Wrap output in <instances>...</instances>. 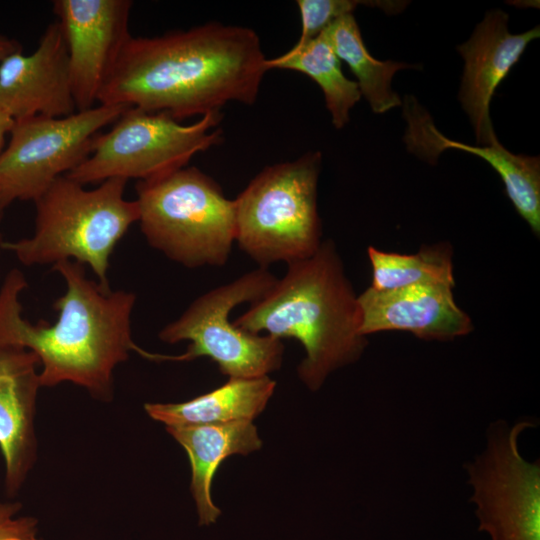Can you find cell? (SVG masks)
I'll return each instance as SVG.
<instances>
[{
  "label": "cell",
  "instance_id": "obj_1",
  "mask_svg": "<svg viewBox=\"0 0 540 540\" xmlns=\"http://www.w3.org/2000/svg\"><path fill=\"white\" fill-rule=\"evenodd\" d=\"M250 28L208 23L155 37L130 36L100 104L164 112L176 120L255 102L268 69Z\"/></svg>",
  "mask_w": 540,
  "mask_h": 540
},
{
  "label": "cell",
  "instance_id": "obj_2",
  "mask_svg": "<svg viewBox=\"0 0 540 540\" xmlns=\"http://www.w3.org/2000/svg\"><path fill=\"white\" fill-rule=\"evenodd\" d=\"M65 281L54 303L58 315L49 324H32L22 315L20 295L28 286L24 274L12 269L0 287V348L31 351L40 363L41 387L70 382L100 400L113 397V373L134 351L156 361L132 339L133 292L113 291L87 277L84 265L61 261L53 265Z\"/></svg>",
  "mask_w": 540,
  "mask_h": 540
},
{
  "label": "cell",
  "instance_id": "obj_3",
  "mask_svg": "<svg viewBox=\"0 0 540 540\" xmlns=\"http://www.w3.org/2000/svg\"><path fill=\"white\" fill-rule=\"evenodd\" d=\"M287 266L273 288L233 323L253 334L299 341L305 357L298 375L316 391L330 373L357 361L367 346L358 295L330 239L312 256Z\"/></svg>",
  "mask_w": 540,
  "mask_h": 540
},
{
  "label": "cell",
  "instance_id": "obj_4",
  "mask_svg": "<svg viewBox=\"0 0 540 540\" xmlns=\"http://www.w3.org/2000/svg\"><path fill=\"white\" fill-rule=\"evenodd\" d=\"M127 180L108 179L95 189L66 175L57 178L34 201V233L29 238L3 242L25 266L71 260L87 265L104 288H110V257L132 224L138 222L136 200L124 198Z\"/></svg>",
  "mask_w": 540,
  "mask_h": 540
},
{
  "label": "cell",
  "instance_id": "obj_5",
  "mask_svg": "<svg viewBox=\"0 0 540 540\" xmlns=\"http://www.w3.org/2000/svg\"><path fill=\"white\" fill-rule=\"evenodd\" d=\"M148 244L187 268L223 266L235 243L234 201L195 167L136 184Z\"/></svg>",
  "mask_w": 540,
  "mask_h": 540
},
{
  "label": "cell",
  "instance_id": "obj_6",
  "mask_svg": "<svg viewBox=\"0 0 540 540\" xmlns=\"http://www.w3.org/2000/svg\"><path fill=\"white\" fill-rule=\"evenodd\" d=\"M320 152L265 167L234 199L235 242L259 267L312 256L322 243Z\"/></svg>",
  "mask_w": 540,
  "mask_h": 540
},
{
  "label": "cell",
  "instance_id": "obj_7",
  "mask_svg": "<svg viewBox=\"0 0 540 540\" xmlns=\"http://www.w3.org/2000/svg\"><path fill=\"white\" fill-rule=\"evenodd\" d=\"M277 280L268 268L258 267L217 286L196 298L180 317L160 330L158 337L169 344L189 341L186 351L174 355L173 361L205 356L229 378L268 376L281 366L282 341L237 327L230 321V313L240 304L262 299Z\"/></svg>",
  "mask_w": 540,
  "mask_h": 540
},
{
  "label": "cell",
  "instance_id": "obj_8",
  "mask_svg": "<svg viewBox=\"0 0 540 540\" xmlns=\"http://www.w3.org/2000/svg\"><path fill=\"white\" fill-rule=\"evenodd\" d=\"M221 118V112H211L183 125L164 112L128 107L107 133L94 138L90 154L66 176L82 185L162 177L220 142L221 131L214 128Z\"/></svg>",
  "mask_w": 540,
  "mask_h": 540
},
{
  "label": "cell",
  "instance_id": "obj_9",
  "mask_svg": "<svg viewBox=\"0 0 540 540\" xmlns=\"http://www.w3.org/2000/svg\"><path fill=\"white\" fill-rule=\"evenodd\" d=\"M127 108L100 104L66 117L15 120L0 154V213L14 201H36L87 158L100 130Z\"/></svg>",
  "mask_w": 540,
  "mask_h": 540
},
{
  "label": "cell",
  "instance_id": "obj_10",
  "mask_svg": "<svg viewBox=\"0 0 540 540\" xmlns=\"http://www.w3.org/2000/svg\"><path fill=\"white\" fill-rule=\"evenodd\" d=\"M535 424L513 427L498 421L487 432V447L466 465L473 487L479 530L491 540H540V465L519 452L520 434Z\"/></svg>",
  "mask_w": 540,
  "mask_h": 540
},
{
  "label": "cell",
  "instance_id": "obj_11",
  "mask_svg": "<svg viewBox=\"0 0 540 540\" xmlns=\"http://www.w3.org/2000/svg\"><path fill=\"white\" fill-rule=\"evenodd\" d=\"M129 0H55L76 111L94 107L128 38Z\"/></svg>",
  "mask_w": 540,
  "mask_h": 540
},
{
  "label": "cell",
  "instance_id": "obj_12",
  "mask_svg": "<svg viewBox=\"0 0 540 540\" xmlns=\"http://www.w3.org/2000/svg\"><path fill=\"white\" fill-rule=\"evenodd\" d=\"M0 107L14 120L77 112L68 51L57 21L47 26L31 54L19 50L0 63Z\"/></svg>",
  "mask_w": 540,
  "mask_h": 540
},
{
  "label": "cell",
  "instance_id": "obj_13",
  "mask_svg": "<svg viewBox=\"0 0 540 540\" xmlns=\"http://www.w3.org/2000/svg\"><path fill=\"white\" fill-rule=\"evenodd\" d=\"M539 35L538 26L524 33H510L508 14L494 9L486 13L469 40L456 47L464 60L458 98L474 128L478 145L499 142L490 118L492 96L527 45Z\"/></svg>",
  "mask_w": 540,
  "mask_h": 540
},
{
  "label": "cell",
  "instance_id": "obj_14",
  "mask_svg": "<svg viewBox=\"0 0 540 540\" xmlns=\"http://www.w3.org/2000/svg\"><path fill=\"white\" fill-rule=\"evenodd\" d=\"M453 286L417 284L392 290L368 287L358 295L363 336L405 331L431 341H451L470 334V316L456 303Z\"/></svg>",
  "mask_w": 540,
  "mask_h": 540
},
{
  "label": "cell",
  "instance_id": "obj_15",
  "mask_svg": "<svg viewBox=\"0 0 540 540\" xmlns=\"http://www.w3.org/2000/svg\"><path fill=\"white\" fill-rule=\"evenodd\" d=\"M403 116L407 122L404 142L417 157L435 164L445 149L466 151L482 158L501 177L506 194L532 232L540 235V158L516 155L499 142L469 145L448 139L439 132L429 113L411 95L404 97Z\"/></svg>",
  "mask_w": 540,
  "mask_h": 540
},
{
  "label": "cell",
  "instance_id": "obj_16",
  "mask_svg": "<svg viewBox=\"0 0 540 540\" xmlns=\"http://www.w3.org/2000/svg\"><path fill=\"white\" fill-rule=\"evenodd\" d=\"M38 367L39 360L31 351L0 348V451L10 497L20 491L37 460Z\"/></svg>",
  "mask_w": 540,
  "mask_h": 540
},
{
  "label": "cell",
  "instance_id": "obj_17",
  "mask_svg": "<svg viewBox=\"0 0 540 540\" xmlns=\"http://www.w3.org/2000/svg\"><path fill=\"white\" fill-rule=\"evenodd\" d=\"M166 431L185 449L191 465L190 491L199 525L216 522L221 510L211 498V484L221 462L232 455L259 450L262 441L252 421L218 425L167 426Z\"/></svg>",
  "mask_w": 540,
  "mask_h": 540
},
{
  "label": "cell",
  "instance_id": "obj_18",
  "mask_svg": "<svg viewBox=\"0 0 540 540\" xmlns=\"http://www.w3.org/2000/svg\"><path fill=\"white\" fill-rule=\"evenodd\" d=\"M276 382L269 376L229 378L222 386L180 403H146L147 415L167 426L253 421L266 407Z\"/></svg>",
  "mask_w": 540,
  "mask_h": 540
},
{
  "label": "cell",
  "instance_id": "obj_19",
  "mask_svg": "<svg viewBox=\"0 0 540 540\" xmlns=\"http://www.w3.org/2000/svg\"><path fill=\"white\" fill-rule=\"evenodd\" d=\"M325 30L336 55L349 66L357 79L361 96L365 97L373 112L384 113L402 105L399 95L392 89V79L397 71L415 68V65L373 58L365 47L353 14L340 17Z\"/></svg>",
  "mask_w": 540,
  "mask_h": 540
},
{
  "label": "cell",
  "instance_id": "obj_20",
  "mask_svg": "<svg viewBox=\"0 0 540 540\" xmlns=\"http://www.w3.org/2000/svg\"><path fill=\"white\" fill-rule=\"evenodd\" d=\"M268 69H288L301 72L321 88L333 125L340 129L349 121L350 109L360 100L356 81L342 72L326 30L296 51H287L277 58L267 59Z\"/></svg>",
  "mask_w": 540,
  "mask_h": 540
},
{
  "label": "cell",
  "instance_id": "obj_21",
  "mask_svg": "<svg viewBox=\"0 0 540 540\" xmlns=\"http://www.w3.org/2000/svg\"><path fill=\"white\" fill-rule=\"evenodd\" d=\"M372 267L369 287L384 291L417 284L455 286L453 249L448 242L423 245L417 253L401 254L367 248Z\"/></svg>",
  "mask_w": 540,
  "mask_h": 540
},
{
  "label": "cell",
  "instance_id": "obj_22",
  "mask_svg": "<svg viewBox=\"0 0 540 540\" xmlns=\"http://www.w3.org/2000/svg\"><path fill=\"white\" fill-rule=\"evenodd\" d=\"M301 16V34L289 51L299 50L316 38L335 20L352 14L358 5L379 7L387 13H399L408 4L406 1H356V0H298Z\"/></svg>",
  "mask_w": 540,
  "mask_h": 540
},
{
  "label": "cell",
  "instance_id": "obj_23",
  "mask_svg": "<svg viewBox=\"0 0 540 540\" xmlns=\"http://www.w3.org/2000/svg\"><path fill=\"white\" fill-rule=\"evenodd\" d=\"M20 502H0V540H42L38 520L32 516H18Z\"/></svg>",
  "mask_w": 540,
  "mask_h": 540
},
{
  "label": "cell",
  "instance_id": "obj_24",
  "mask_svg": "<svg viewBox=\"0 0 540 540\" xmlns=\"http://www.w3.org/2000/svg\"><path fill=\"white\" fill-rule=\"evenodd\" d=\"M22 50L21 44L15 39L0 34V63L10 54Z\"/></svg>",
  "mask_w": 540,
  "mask_h": 540
},
{
  "label": "cell",
  "instance_id": "obj_25",
  "mask_svg": "<svg viewBox=\"0 0 540 540\" xmlns=\"http://www.w3.org/2000/svg\"><path fill=\"white\" fill-rule=\"evenodd\" d=\"M15 120L0 107V154L3 150L5 138L14 125Z\"/></svg>",
  "mask_w": 540,
  "mask_h": 540
},
{
  "label": "cell",
  "instance_id": "obj_26",
  "mask_svg": "<svg viewBox=\"0 0 540 540\" xmlns=\"http://www.w3.org/2000/svg\"><path fill=\"white\" fill-rule=\"evenodd\" d=\"M3 240H2V237H1V234H0V251L2 250V245H3Z\"/></svg>",
  "mask_w": 540,
  "mask_h": 540
}]
</instances>
